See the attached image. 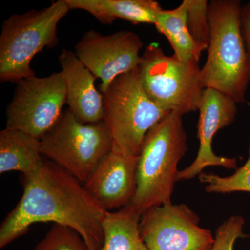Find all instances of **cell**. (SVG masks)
<instances>
[{"label": "cell", "instance_id": "obj_1", "mask_svg": "<svg viewBox=\"0 0 250 250\" xmlns=\"http://www.w3.org/2000/svg\"><path fill=\"white\" fill-rule=\"evenodd\" d=\"M23 193L0 227V248L25 234L34 224L53 223L80 233L90 250L104 243L107 210L78 179L51 161L22 175Z\"/></svg>", "mask_w": 250, "mask_h": 250}, {"label": "cell", "instance_id": "obj_2", "mask_svg": "<svg viewBox=\"0 0 250 250\" xmlns=\"http://www.w3.org/2000/svg\"><path fill=\"white\" fill-rule=\"evenodd\" d=\"M241 8L238 0L209 1L210 42L207 61L200 72L204 88L219 90L237 104L246 103L250 82L242 34Z\"/></svg>", "mask_w": 250, "mask_h": 250}, {"label": "cell", "instance_id": "obj_3", "mask_svg": "<svg viewBox=\"0 0 250 250\" xmlns=\"http://www.w3.org/2000/svg\"><path fill=\"white\" fill-rule=\"evenodd\" d=\"M183 116L170 112L149 130L143 141L137 167V191L129 207L140 215L172 203L179 161L188 149Z\"/></svg>", "mask_w": 250, "mask_h": 250}, {"label": "cell", "instance_id": "obj_4", "mask_svg": "<svg viewBox=\"0 0 250 250\" xmlns=\"http://www.w3.org/2000/svg\"><path fill=\"white\" fill-rule=\"evenodd\" d=\"M70 11L65 0L41 10L13 14L5 20L0 34V80L14 82L35 76L31 62L36 54L59 43V23Z\"/></svg>", "mask_w": 250, "mask_h": 250}, {"label": "cell", "instance_id": "obj_5", "mask_svg": "<svg viewBox=\"0 0 250 250\" xmlns=\"http://www.w3.org/2000/svg\"><path fill=\"white\" fill-rule=\"evenodd\" d=\"M103 94V122L111 138L112 150L139 156L149 130L170 112L149 98L138 67L117 77Z\"/></svg>", "mask_w": 250, "mask_h": 250}, {"label": "cell", "instance_id": "obj_6", "mask_svg": "<svg viewBox=\"0 0 250 250\" xmlns=\"http://www.w3.org/2000/svg\"><path fill=\"white\" fill-rule=\"evenodd\" d=\"M112 150L103 121L83 123L70 110L41 139V152L83 184Z\"/></svg>", "mask_w": 250, "mask_h": 250}, {"label": "cell", "instance_id": "obj_7", "mask_svg": "<svg viewBox=\"0 0 250 250\" xmlns=\"http://www.w3.org/2000/svg\"><path fill=\"white\" fill-rule=\"evenodd\" d=\"M138 69L145 91L162 109L182 116L199 109L205 89L199 62H182L151 43L141 55Z\"/></svg>", "mask_w": 250, "mask_h": 250}, {"label": "cell", "instance_id": "obj_8", "mask_svg": "<svg viewBox=\"0 0 250 250\" xmlns=\"http://www.w3.org/2000/svg\"><path fill=\"white\" fill-rule=\"evenodd\" d=\"M66 100L62 71L47 77L23 79L16 83L6 108V127L41 140L58 122Z\"/></svg>", "mask_w": 250, "mask_h": 250}, {"label": "cell", "instance_id": "obj_9", "mask_svg": "<svg viewBox=\"0 0 250 250\" xmlns=\"http://www.w3.org/2000/svg\"><path fill=\"white\" fill-rule=\"evenodd\" d=\"M200 222L185 204L171 203L143 213L140 231L148 250H210L214 236Z\"/></svg>", "mask_w": 250, "mask_h": 250}, {"label": "cell", "instance_id": "obj_10", "mask_svg": "<svg viewBox=\"0 0 250 250\" xmlns=\"http://www.w3.org/2000/svg\"><path fill=\"white\" fill-rule=\"evenodd\" d=\"M143 42L131 31L104 35L90 29L85 31L75 47V53L85 67L101 80L104 93L113 81L139 67Z\"/></svg>", "mask_w": 250, "mask_h": 250}, {"label": "cell", "instance_id": "obj_11", "mask_svg": "<svg viewBox=\"0 0 250 250\" xmlns=\"http://www.w3.org/2000/svg\"><path fill=\"white\" fill-rule=\"evenodd\" d=\"M197 124L198 152L191 164L179 170L177 182L190 180L200 175L207 167L218 166L237 169L236 158L218 156L213 152L212 143L220 129L232 124L238 115L237 103L232 98L213 88H205L200 101Z\"/></svg>", "mask_w": 250, "mask_h": 250}, {"label": "cell", "instance_id": "obj_12", "mask_svg": "<svg viewBox=\"0 0 250 250\" xmlns=\"http://www.w3.org/2000/svg\"><path fill=\"white\" fill-rule=\"evenodd\" d=\"M139 156L111 150L83 185L107 211L131 205L137 191Z\"/></svg>", "mask_w": 250, "mask_h": 250}, {"label": "cell", "instance_id": "obj_13", "mask_svg": "<svg viewBox=\"0 0 250 250\" xmlns=\"http://www.w3.org/2000/svg\"><path fill=\"white\" fill-rule=\"evenodd\" d=\"M58 61L66 87L68 109L82 123L103 121V94L95 88L97 77L81 62L75 52L62 49Z\"/></svg>", "mask_w": 250, "mask_h": 250}, {"label": "cell", "instance_id": "obj_14", "mask_svg": "<svg viewBox=\"0 0 250 250\" xmlns=\"http://www.w3.org/2000/svg\"><path fill=\"white\" fill-rule=\"evenodd\" d=\"M70 10H83L102 24H111L117 19L134 24H155L160 4L155 0H65Z\"/></svg>", "mask_w": 250, "mask_h": 250}, {"label": "cell", "instance_id": "obj_15", "mask_svg": "<svg viewBox=\"0 0 250 250\" xmlns=\"http://www.w3.org/2000/svg\"><path fill=\"white\" fill-rule=\"evenodd\" d=\"M41 140L19 130L0 131V173L18 171L27 175L43 162Z\"/></svg>", "mask_w": 250, "mask_h": 250}, {"label": "cell", "instance_id": "obj_16", "mask_svg": "<svg viewBox=\"0 0 250 250\" xmlns=\"http://www.w3.org/2000/svg\"><path fill=\"white\" fill-rule=\"evenodd\" d=\"M141 215L127 207L108 211L103 223L104 243L100 250H148L140 231Z\"/></svg>", "mask_w": 250, "mask_h": 250}, {"label": "cell", "instance_id": "obj_17", "mask_svg": "<svg viewBox=\"0 0 250 250\" xmlns=\"http://www.w3.org/2000/svg\"><path fill=\"white\" fill-rule=\"evenodd\" d=\"M156 29L165 36L174 50V56L185 62H200L202 51L197 47L187 27L185 0L177 8L159 13Z\"/></svg>", "mask_w": 250, "mask_h": 250}, {"label": "cell", "instance_id": "obj_18", "mask_svg": "<svg viewBox=\"0 0 250 250\" xmlns=\"http://www.w3.org/2000/svg\"><path fill=\"white\" fill-rule=\"evenodd\" d=\"M249 155L244 165L236 169L231 175L221 177L213 173L202 172L199 175L208 193L227 194L236 192L250 193V135Z\"/></svg>", "mask_w": 250, "mask_h": 250}, {"label": "cell", "instance_id": "obj_19", "mask_svg": "<svg viewBox=\"0 0 250 250\" xmlns=\"http://www.w3.org/2000/svg\"><path fill=\"white\" fill-rule=\"evenodd\" d=\"M187 27L190 36L202 52L209 45L210 27L207 0H185Z\"/></svg>", "mask_w": 250, "mask_h": 250}, {"label": "cell", "instance_id": "obj_20", "mask_svg": "<svg viewBox=\"0 0 250 250\" xmlns=\"http://www.w3.org/2000/svg\"><path fill=\"white\" fill-rule=\"evenodd\" d=\"M33 250H90L80 233L63 225L53 224Z\"/></svg>", "mask_w": 250, "mask_h": 250}, {"label": "cell", "instance_id": "obj_21", "mask_svg": "<svg viewBox=\"0 0 250 250\" xmlns=\"http://www.w3.org/2000/svg\"><path fill=\"white\" fill-rule=\"evenodd\" d=\"M244 225L245 220L241 215L229 217L215 231L210 250H234L233 247L238 238L249 237L244 233Z\"/></svg>", "mask_w": 250, "mask_h": 250}, {"label": "cell", "instance_id": "obj_22", "mask_svg": "<svg viewBox=\"0 0 250 250\" xmlns=\"http://www.w3.org/2000/svg\"><path fill=\"white\" fill-rule=\"evenodd\" d=\"M241 29L248 55L250 80V1L242 6Z\"/></svg>", "mask_w": 250, "mask_h": 250}]
</instances>
